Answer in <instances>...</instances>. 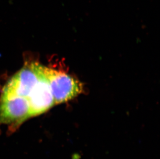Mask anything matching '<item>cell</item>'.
I'll use <instances>...</instances> for the list:
<instances>
[{
	"instance_id": "obj_3",
	"label": "cell",
	"mask_w": 160,
	"mask_h": 159,
	"mask_svg": "<svg viewBox=\"0 0 160 159\" xmlns=\"http://www.w3.org/2000/svg\"><path fill=\"white\" fill-rule=\"evenodd\" d=\"M39 79V64L27 63L8 81L3 88L1 96H19L27 98Z\"/></svg>"
},
{
	"instance_id": "obj_4",
	"label": "cell",
	"mask_w": 160,
	"mask_h": 159,
	"mask_svg": "<svg viewBox=\"0 0 160 159\" xmlns=\"http://www.w3.org/2000/svg\"><path fill=\"white\" fill-rule=\"evenodd\" d=\"M29 102L30 117H35L47 111L54 105L52 90L39 64V80L27 98Z\"/></svg>"
},
{
	"instance_id": "obj_2",
	"label": "cell",
	"mask_w": 160,
	"mask_h": 159,
	"mask_svg": "<svg viewBox=\"0 0 160 159\" xmlns=\"http://www.w3.org/2000/svg\"><path fill=\"white\" fill-rule=\"evenodd\" d=\"M30 118L29 102L19 96H1L0 125H6L10 133H13Z\"/></svg>"
},
{
	"instance_id": "obj_1",
	"label": "cell",
	"mask_w": 160,
	"mask_h": 159,
	"mask_svg": "<svg viewBox=\"0 0 160 159\" xmlns=\"http://www.w3.org/2000/svg\"><path fill=\"white\" fill-rule=\"evenodd\" d=\"M42 70L50 86L54 104L71 100L82 93V83L65 72L42 65Z\"/></svg>"
}]
</instances>
